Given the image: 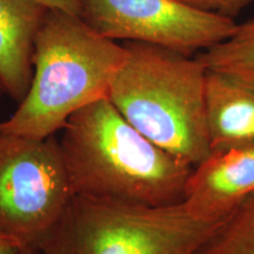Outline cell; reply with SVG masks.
<instances>
[{"mask_svg": "<svg viewBox=\"0 0 254 254\" xmlns=\"http://www.w3.org/2000/svg\"><path fill=\"white\" fill-rule=\"evenodd\" d=\"M59 145L75 195L146 206L184 202L193 167L141 134L109 98L73 114Z\"/></svg>", "mask_w": 254, "mask_h": 254, "instance_id": "cell-1", "label": "cell"}, {"mask_svg": "<svg viewBox=\"0 0 254 254\" xmlns=\"http://www.w3.org/2000/svg\"><path fill=\"white\" fill-rule=\"evenodd\" d=\"M126 49L92 28L81 15L50 8L34 44L33 77L0 131L37 139L62 132L87 105L109 98Z\"/></svg>", "mask_w": 254, "mask_h": 254, "instance_id": "cell-2", "label": "cell"}, {"mask_svg": "<svg viewBox=\"0 0 254 254\" xmlns=\"http://www.w3.org/2000/svg\"><path fill=\"white\" fill-rule=\"evenodd\" d=\"M126 59L109 99L141 134L195 167L211 153L206 73L196 57L140 41H125Z\"/></svg>", "mask_w": 254, "mask_h": 254, "instance_id": "cell-3", "label": "cell"}, {"mask_svg": "<svg viewBox=\"0 0 254 254\" xmlns=\"http://www.w3.org/2000/svg\"><path fill=\"white\" fill-rule=\"evenodd\" d=\"M227 218L198 217L184 202L146 206L74 195L37 250L40 254H193Z\"/></svg>", "mask_w": 254, "mask_h": 254, "instance_id": "cell-4", "label": "cell"}, {"mask_svg": "<svg viewBox=\"0 0 254 254\" xmlns=\"http://www.w3.org/2000/svg\"><path fill=\"white\" fill-rule=\"evenodd\" d=\"M74 195L55 136L0 131V234L37 249Z\"/></svg>", "mask_w": 254, "mask_h": 254, "instance_id": "cell-5", "label": "cell"}, {"mask_svg": "<svg viewBox=\"0 0 254 254\" xmlns=\"http://www.w3.org/2000/svg\"><path fill=\"white\" fill-rule=\"evenodd\" d=\"M81 18L112 40L153 44L190 57L226 40L238 25L178 0H82Z\"/></svg>", "mask_w": 254, "mask_h": 254, "instance_id": "cell-6", "label": "cell"}, {"mask_svg": "<svg viewBox=\"0 0 254 254\" xmlns=\"http://www.w3.org/2000/svg\"><path fill=\"white\" fill-rule=\"evenodd\" d=\"M254 194V145L212 150L193 167L184 204L201 218L220 220Z\"/></svg>", "mask_w": 254, "mask_h": 254, "instance_id": "cell-7", "label": "cell"}, {"mask_svg": "<svg viewBox=\"0 0 254 254\" xmlns=\"http://www.w3.org/2000/svg\"><path fill=\"white\" fill-rule=\"evenodd\" d=\"M49 11L39 0H0V91L18 104L31 86L34 44Z\"/></svg>", "mask_w": 254, "mask_h": 254, "instance_id": "cell-8", "label": "cell"}, {"mask_svg": "<svg viewBox=\"0 0 254 254\" xmlns=\"http://www.w3.org/2000/svg\"><path fill=\"white\" fill-rule=\"evenodd\" d=\"M206 114L211 151L254 145V81L207 69Z\"/></svg>", "mask_w": 254, "mask_h": 254, "instance_id": "cell-9", "label": "cell"}, {"mask_svg": "<svg viewBox=\"0 0 254 254\" xmlns=\"http://www.w3.org/2000/svg\"><path fill=\"white\" fill-rule=\"evenodd\" d=\"M195 57L209 71L231 73L254 81V15L238 24L226 40Z\"/></svg>", "mask_w": 254, "mask_h": 254, "instance_id": "cell-10", "label": "cell"}, {"mask_svg": "<svg viewBox=\"0 0 254 254\" xmlns=\"http://www.w3.org/2000/svg\"><path fill=\"white\" fill-rule=\"evenodd\" d=\"M193 254H254V194Z\"/></svg>", "mask_w": 254, "mask_h": 254, "instance_id": "cell-11", "label": "cell"}, {"mask_svg": "<svg viewBox=\"0 0 254 254\" xmlns=\"http://www.w3.org/2000/svg\"><path fill=\"white\" fill-rule=\"evenodd\" d=\"M184 5L220 17L236 20V18L254 0H178Z\"/></svg>", "mask_w": 254, "mask_h": 254, "instance_id": "cell-12", "label": "cell"}, {"mask_svg": "<svg viewBox=\"0 0 254 254\" xmlns=\"http://www.w3.org/2000/svg\"><path fill=\"white\" fill-rule=\"evenodd\" d=\"M39 1L49 6L50 8L63 9V11L81 15L82 0H39Z\"/></svg>", "mask_w": 254, "mask_h": 254, "instance_id": "cell-13", "label": "cell"}, {"mask_svg": "<svg viewBox=\"0 0 254 254\" xmlns=\"http://www.w3.org/2000/svg\"><path fill=\"white\" fill-rule=\"evenodd\" d=\"M21 247L19 241L0 234V254H18Z\"/></svg>", "mask_w": 254, "mask_h": 254, "instance_id": "cell-14", "label": "cell"}, {"mask_svg": "<svg viewBox=\"0 0 254 254\" xmlns=\"http://www.w3.org/2000/svg\"><path fill=\"white\" fill-rule=\"evenodd\" d=\"M18 254H40L39 251L32 246H23Z\"/></svg>", "mask_w": 254, "mask_h": 254, "instance_id": "cell-15", "label": "cell"}, {"mask_svg": "<svg viewBox=\"0 0 254 254\" xmlns=\"http://www.w3.org/2000/svg\"><path fill=\"white\" fill-rule=\"evenodd\" d=\"M1 94H2V92H1V91H0V97H1Z\"/></svg>", "mask_w": 254, "mask_h": 254, "instance_id": "cell-16", "label": "cell"}]
</instances>
